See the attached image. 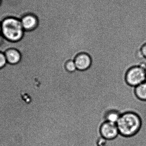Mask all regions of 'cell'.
<instances>
[{"instance_id": "9", "label": "cell", "mask_w": 146, "mask_h": 146, "mask_svg": "<svg viewBox=\"0 0 146 146\" xmlns=\"http://www.w3.org/2000/svg\"><path fill=\"white\" fill-rule=\"evenodd\" d=\"M121 114L120 111L117 110H111L106 115V121L109 122L117 123Z\"/></svg>"}, {"instance_id": "14", "label": "cell", "mask_w": 146, "mask_h": 146, "mask_svg": "<svg viewBox=\"0 0 146 146\" xmlns=\"http://www.w3.org/2000/svg\"><path fill=\"white\" fill-rule=\"evenodd\" d=\"M1 34V24L0 22V35Z\"/></svg>"}, {"instance_id": "2", "label": "cell", "mask_w": 146, "mask_h": 146, "mask_svg": "<svg viewBox=\"0 0 146 146\" xmlns=\"http://www.w3.org/2000/svg\"><path fill=\"white\" fill-rule=\"evenodd\" d=\"M1 24V34L7 41L16 43L24 37L25 31L20 19L14 17H7Z\"/></svg>"}, {"instance_id": "1", "label": "cell", "mask_w": 146, "mask_h": 146, "mask_svg": "<svg viewBox=\"0 0 146 146\" xmlns=\"http://www.w3.org/2000/svg\"><path fill=\"white\" fill-rule=\"evenodd\" d=\"M119 134L126 138H131L136 135L141 130L142 120L137 113L132 111L122 113L117 123Z\"/></svg>"}, {"instance_id": "15", "label": "cell", "mask_w": 146, "mask_h": 146, "mask_svg": "<svg viewBox=\"0 0 146 146\" xmlns=\"http://www.w3.org/2000/svg\"><path fill=\"white\" fill-rule=\"evenodd\" d=\"M122 49H123V46H122V49H121V51H120V52H119V53H118V54H119V53H120V52H121V51ZM114 56H115V55H114ZM112 57H113V56H112ZM107 59H108V58H107ZM102 61H103V60H102Z\"/></svg>"}, {"instance_id": "10", "label": "cell", "mask_w": 146, "mask_h": 146, "mask_svg": "<svg viewBox=\"0 0 146 146\" xmlns=\"http://www.w3.org/2000/svg\"><path fill=\"white\" fill-rule=\"evenodd\" d=\"M65 67L67 71L70 73H74L77 70L75 63L73 60H70L67 62Z\"/></svg>"}, {"instance_id": "6", "label": "cell", "mask_w": 146, "mask_h": 146, "mask_svg": "<svg viewBox=\"0 0 146 146\" xmlns=\"http://www.w3.org/2000/svg\"><path fill=\"white\" fill-rule=\"evenodd\" d=\"M76 69L80 71H85L90 68L92 64L91 57L86 53H81L74 60Z\"/></svg>"}, {"instance_id": "3", "label": "cell", "mask_w": 146, "mask_h": 146, "mask_svg": "<svg viewBox=\"0 0 146 146\" xmlns=\"http://www.w3.org/2000/svg\"><path fill=\"white\" fill-rule=\"evenodd\" d=\"M125 84L131 87H136L146 81L144 66L141 64L133 65L129 67L124 74Z\"/></svg>"}, {"instance_id": "8", "label": "cell", "mask_w": 146, "mask_h": 146, "mask_svg": "<svg viewBox=\"0 0 146 146\" xmlns=\"http://www.w3.org/2000/svg\"><path fill=\"white\" fill-rule=\"evenodd\" d=\"M134 93L137 99L146 102V81L134 87Z\"/></svg>"}, {"instance_id": "7", "label": "cell", "mask_w": 146, "mask_h": 146, "mask_svg": "<svg viewBox=\"0 0 146 146\" xmlns=\"http://www.w3.org/2000/svg\"><path fill=\"white\" fill-rule=\"evenodd\" d=\"M7 62L9 64H16L22 59V53L15 48H9L4 52Z\"/></svg>"}, {"instance_id": "13", "label": "cell", "mask_w": 146, "mask_h": 146, "mask_svg": "<svg viewBox=\"0 0 146 146\" xmlns=\"http://www.w3.org/2000/svg\"><path fill=\"white\" fill-rule=\"evenodd\" d=\"M144 68H145V72L146 75V62L144 63Z\"/></svg>"}, {"instance_id": "16", "label": "cell", "mask_w": 146, "mask_h": 146, "mask_svg": "<svg viewBox=\"0 0 146 146\" xmlns=\"http://www.w3.org/2000/svg\"><path fill=\"white\" fill-rule=\"evenodd\" d=\"M1 0H0V4H1Z\"/></svg>"}, {"instance_id": "11", "label": "cell", "mask_w": 146, "mask_h": 146, "mask_svg": "<svg viewBox=\"0 0 146 146\" xmlns=\"http://www.w3.org/2000/svg\"><path fill=\"white\" fill-rule=\"evenodd\" d=\"M7 63L4 52L0 51V69L2 68Z\"/></svg>"}, {"instance_id": "12", "label": "cell", "mask_w": 146, "mask_h": 146, "mask_svg": "<svg viewBox=\"0 0 146 146\" xmlns=\"http://www.w3.org/2000/svg\"><path fill=\"white\" fill-rule=\"evenodd\" d=\"M141 56L143 57V61L146 62V44L144 45L141 48Z\"/></svg>"}, {"instance_id": "4", "label": "cell", "mask_w": 146, "mask_h": 146, "mask_svg": "<svg viewBox=\"0 0 146 146\" xmlns=\"http://www.w3.org/2000/svg\"><path fill=\"white\" fill-rule=\"evenodd\" d=\"M101 136L106 139H114L119 136V132L116 123L108 121L105 122L100 128Z\"/></svg>"}, {"instance_id": "5", "label": "cell", "mask_w": 146, "mask_h": 146, "mask_svg": "<svg viewBox=\"0 0 146 146\" xmlns=\"http://www.w3.org/2000/svg\"><path fill=\"white\" fill-rule=\"evenodd\" d=\"M21 24L26 32L32 31L36 29L38 25L37 17L34 14L27 13L21 19Z\"/></svg>"}]
</instances>
